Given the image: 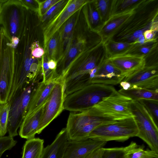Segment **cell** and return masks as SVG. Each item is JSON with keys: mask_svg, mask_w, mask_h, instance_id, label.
<instances>
[{"mask_svg": "<svg viewBox=\"0 0 158 158\" xmlns=\"http://www.w3.org/2000/svg\"><path fill=\"white\" fill-rule=\"evenodd\" d=\"M124 147L103 148L101 158H123Z\"/></svg>", "mask_w": 158, "mask_h": 158, "instance_id": "35", "label": "cell"}, {"mask_svg": "<svg viewBox=\"0 0 158 158\" xmlns=\"http://www.w3.org/2000/svg\"><path fill=\"white\" fill-rule=\"evenodd\" d=\"M130 108L137 126V136L158 153V128L153 119L144 107L138 101L132 100Z\"/></svg>", "mask_w": 158, "mask_h": 158, "instance_id": "9", "label": "cell"}, {"mask_svg": "<svg viewBox=\"0 0 158 158\" xmlns=\"http://www.w3.org/2000/svg\"><path fill=\"white\" fill-rule=\"evenodd\" d=\"M106 58L104 44L101 41L91 48L81 60L69 67L64 81L72 80L80 83H91L98 67Z\"/></svg>", "mask_w": 158, "mask_h": 158, "instance_id": "5", "label": "cell"}, {"mask_svg": "<svg viewBox=\"0 0 158 158\" xmlns=\"http://www.w3.org/2000/svg\"><path fill=\"white\" fill-rule=\"evenodd\" d=\"M122 72L106 59L98 67L91 83L117 85L125 78Z\"/></svg>", "mask_w": 158, "mask_h": 158, "instance_id": "18", "label": "cell"}, {"mask_svg": "<svg viewBox=\"0 0 158 158\" xmlns=\"http://www.w3.org/2000/svg\"><path fill=\"white\" fill-rule=\"evenodd\" d=\"M138 130L133 117L100 125L94 130L88 137L106 142L124 141L137 136Z\"/></svg>", "mask_w": 158, "mask_h": 158, "instance_id": "8", "label": "cell"}, {"mask_svg": "<svg viewBox=\"0 0 158 158\" xmlns=\"http://www.w3.org/2000/svg\"><path fill=\"white\" fill-rule=\"evenodd\" d=\"M0 59V104L8 102L14 74V48L10 40L2 33Z\"/></svg>", "mask_w": 158, "mask_h": 158, "instance_id": "10", "label": "cell"}, {"mask_svg": "<svg viewBox=\"0 0 158 158\" xmlns=\"http://www.w3.org/2000/svg\"><path fill=\"white\" fill-rule=\"evenodd\" d=\"M157 22L158 0H140L133 16L110 39L117 42H134Z\"/></svg>", "mask_w": 158, "mask_h": 158, "instance_id": "1", "label": "cell"}, {"mask_svg": "<svg viewBox=\"0 0 158 158\" xmlns=\"http://www.w3.org/2000/svg\"><path fill=\"white\" fill-rule=\"evenodd\" d=\"M112 85L92 83L66 96L64 110L81 112L97 105L116 91Z\"/></svg>", "mask_w": 158, "mask_h": 158, "instance_id": "4", "label": "cell"}, {"mask_svg": "<svg viewBox=\"0 0 158 158\" xmlns=\"http://www.w3.org/2000/svg\"><path fill=\"white\" fill-rule=\"evenodd\" d=\"M93 1L91 0L87 4L88 8L86 18L88 25L90 31L94 32L102 24V23Z\"/></svg>", "mask_w": 158, "mask_h": 158, "instance_id": "28", "label": "cell"}, {"mask_svg": "<svg viewBox=\"0 0 158 158\" xmlns=\"http://www.w3.org/2000/svg\"><path fill=\"white\" fill-rule=\"evenodd\" d=\"M17 143L13 137L9 136L0 137V157L5 152L11 149Z\"/></svg>", "mask_w": 158, "mask_h": 158, "instance_id": "36", "label": "cell"}, {"mask_svg": "<svg viewBox=\"0 0 158 158\" xmlns=\"http://www.w3.org/2000/svg\"><path fill=\"white\" fill-rule=\"evenodd\" d=\"M140 1L131 8L109 17L94 32L105 44L129 21L135 14Z\"/></svg>", "mask_w": 158, "mask_h": 158, "instance_id": "14", "label": "cell"}, {"mask_svg": "<svg viewBox=\"0 0 158 158\" xmlns=\"http://www.w3.org/2000/svg\"><path fill=\"white\" fill-rule=\"evenodd\" d=\"M56 82L53 80L44 83L42 81L38 83L24 112L23 119L47 102Z\"/></svg>", "mask_w": 158, "mask_h": 158, "instance_id": "19", "label": "cell"}, {"mask_svg": "<svg viewBox=\"0 0 158 158\" xmlns=\"http://www.w3.org/2000/svg\"><path fill=\"white\" fill-rule=\"evenodd\" d=\"M45 52L49 60L52 59L57 61V56L59 53L60 57V44L59 31L57 32L49 40L47 44Z\"/></svg>", "mask_w": 158, "mask_h": 158, "instance_id": "29", "label": "cell"}, {"mask_svg": "<svg viewBox=\"0 0 158 158\" xmlns=\"http://www.w3.org/2000/svg\"><path fill=\"white\" fill-rule=\"evenodd\" d=\"M46 102L38 110L24 119L19 131V135L21 138L28 139L35 138V135L38 134L40 121Z\"/></svg>", "mask_w": 158, "mask_h": 158, "instance_id": "20", "label": "cell"}, {"mask_svg": "<svg viewBox=\"0 0 158 158\" xmlns=\"http://www.w3.org/2000/svg\"><path fill=\"white\" fill-rule=\"evenodd\" d=\"M68 140L64 128L58 133L51 144L44 148L41 158H63Z\"/></svg>", "mask_w": 158, "mask_h": 158, "instance_id": "21", "label": "cell"}, {"mask_svg": "<svg viewBox=\"0 0 158 158\" xmlns=\"http://www.w3.org/2000/svg\"><path fill=\"white\" fill-rule=\"evenodd\" d=\"M25 8L19 0H2L0 30L10 40L20 38L25 20Z\"/></svg>", "mask_w": 158, "mask_h": 158, "instance_id": "7", "label": "cell"}, {"mask_svg": "<svg viewBox=\"0 0 158 158\" xmlns=\"http://www.w3.org/2000/svg\"><path fill=\"white\" fill-rule=\"evenodd\" d=\"M60 0H47L43 1L38 0V13L40 18L45 14L53 6Z\"/></svg>", "mask_w": 158, "mask_h": 158, "instance_id": "37", "label": "cell"}, {"mask_svg": "<svg viewBox=\"0 0 158 158\" xmlns=\"http://www.w3.org/2000/svg\"><path fill=\"white\" fill-rule=\"evenodd\" d=\"M123 81L129 85V89L139 88L158 91V65L145 66Z\"/></svg>", "mask_w": 158, "mask_h": 158, "instance_id": "15", "label": "cell"}, {"mask_svg": "<svg viewBox=\"0 0 158 158\" xmlns=\"http://www.w3.org/2000/svg\"><path fill=\"white\" fill-rule=\"evenodd\" d=\"M48 64L49 69L52 71L56 72L57 62L56 61L52 60H49L48 61Z\"/></svg>", "mask_w": 158, "mask_h": 158, "instance_id": "41", "label": "cell"}, {"mask_svg": "<svg viewBox=\"0 0 158 158\" xmlns=\"http://www.w3.org/2000/svg\"><path fill=\"white\" fill-rule=\"evenodd\" d=\"M135 43L117 42L110 39L104 45L106 58L117 54H122Z\"/></svg>", "mask_w": 158, "mask_h": 158, "instance_id": "26", "label": "cell"}, {"mask_svg": "<svg viewBox=\"0 0 158 158\" xmlns=\"http://www.w3.org/2000/svg\"><path fill=\"white\" fill-rule=\"evenodd\" d=\"M76 18H70L62 26L59 31L60 34V50L64 44L66 47L72 39L73 32L75 25Z\"/></svg>", "mask_w": 158, "mask_h": 158, "instance_id": "27", "label": "cell"}, {"mask_svg": "<svg viewBox=\"0 0 158 158\" xmlns=\"http://www.w3.org/2000/svg\"><path fill=\"white\" fill-rule=\"evenodd\" d=\"M19 1L26 9L38 12V0H19Z\"/></svg>", "mask_w": 158, "mask_h": 158, "instance_id": "39", "label": "cell"}, {"mask_svg": "<svg viewBox=\"0 0 158 158\" xmlns=\"http://www.w3.org/2000/svg\"><path fill=\"white\" fill-rule=\"evenodd\" d=\"M140 0H110L109 17L131 8L137 3Z\"/></svg>", "mask_w": 158, "mask_h": 158, "instance_id": "30", "label": "cell"}, {"mask_svg": "<svg viewBox=\"0 0 158 158\" xmlns=\"http://www.w3.org/2000/svg\"><path fill=\"white\" fill-rule=\"evenodd\" d=\"M146 109L157 125L158 121V101L141 99L138 101Z\"/></svg>", "mask_w": 158, "mask_h": 158, "instance_id": "33", "label": "cell"}, {"mask_svg": "<svg viewBox=\"0 0 158 158\" xmlns=\"http://www.w3.org/2000/svg\"><path fill=\"white\" fill-rule=\"evenodd\" d=\"M68 0H60L53 6L45 14L41 17L42 22L49 20L56 15L65 5Z\"/></svg>", "mask_w": 158, "mask_h": 158, "instance_id": "34", "label": "cell"}, {"mask_svg": "<svg viewBox=\"0 0 158 158\" xmlns=\"http://www.w3.org/2000/svg\"><path fill=\"white\" fill-rule=\"evenodd\" d=\"M2 2V0H0V11H1V5Z\"/></svg>", "mask_w": 158, "mask_h": 158, "instance_id": "43", "label": "cell"}, {"mask_svg": "<svg viewBox=\"0 0 158 158\" xmlns=\"http://www.w3.org/2000/svg\"><path fill=\"white\" fill-rule=\"evenodd\" d=\"M106 59L118 69L125 77L142 69L145 66V57L142 56L120 54Z\"/></svg>", "mask_w": 158, "mask_h": 158, "instance_id": "17", "label": "cell"}, {"mask_svg": "<svg viewBox=\"0 0 158 158\" xmlns=\"http://www.w3.org/2000/svg\"><path fill=\"white\" fill-rule=\"evenodd\" d=\"M123 158H158V153L151 150H145L143 146L132 141L124 147Z\"/></svg>", "mask_w": 158, "mask_h": 158, "instance_id": "22", "label": "cell"}, {"mask_svg": "<svg viewBox=\"0 0 158 158\" xmlns=\"http://www.w3.org/2000/svg\"><path fill=\"white\" fill-rule=\"evenodd\" d=\"M91 0H69L62 9L46 23L43 29L44 49L45 51L51 38L75 13L80 10Z\"/></svg>", "mask_w": 158, "mask_h": 158, "instance_id": "11", "label": "cell"}, {"mask_svg": "<svg viewBox=\"0 0 158 158\" xmlns=\"http://www.w3.org/2000/svg\"><path fill=\"white\" fill-rule=\"evenodd\" d=\"M32 27L29 20H25L19 42L14 49L13 81L16 82L22 83L31 79L39 68L40 61L31 54Z\"/></svg>", "mask_w": 158, "mask_h": 158, "instance_id": "2", "label": "cell"}, {"mask_svg": "<svg viewBox=\"0 0 158 158\" xmlns=\"http://www.w3.org/2000/svg\"><path fill=\"white\" fill-rule=\"evenodd\" d=\"M44 140L39 138L27 139L23 148L22 158H41Z\"/></svg>", "mask_w": 158, "mask_h": 158, "instance_id": "23", "label": "cell"}, {"mask_svg": "<svg viewBox=\"0 0 158 158\" xmlns=\"http://www.w3.org/2000/svg\"><path fill=\"white\" fill-rule=\"evenodd\" d=\"M135 43L122 54L142 56L145 58L158 49V40Z\"/></svg>", "mask_w": 158, "mask_h": 158, "instance_id": "25", "label": "cell"}, {"mask_svg": "<svg viewBox=\"0 0 158 158\" xmlns=\"http://www.w3.org/2000/svg\"><path fill=\"white\" fill-rule=\"evenodd\" d=\"M2 31L0 30V59L1 56V48L2 45Z\"/></svg>", "mask_w": 158, "mask_h": 158, "instance_id": "42", "label": "cell"}, {"mask_svg": "<svg viewBox=\"0 0 158 158\" xmlns=\"http://www.w3.org/2000/svg\"><path fill=\"white\" fill-rule=\"evenodd\" d=\"M103 148L98 149L89 153L83 158H101L103 150Z\"/></svg>", "mask_w": 158, "mask_h": 158, "instance_id": "40", "label": "cell"}, {"mask_svg": "<svg viewBox=\"0 0 158 158\" xmlns=\"http://www.w3.org/2000/svg\"><path fill=\"white\" fill-rule=\"evenodd\" d=\"M107 142L92 138L67 141L63 158H83L94 151L104 148Z\"/></svg>", "mask_w": 158, "mask_h": 158, "instance_id": "16", "label": "cell"}, {"mask_svg": "<svg viewBox=\"0 0 158 158\" xmlns=\"http://www.w3.org/2000/svg\"><path fill=\"white\" fill-rule=\"evenodd\" d=\"M64 81H57L44 106L38 130L40 134L64 110Z\"/></svg>", "mask_w": 158, "mask_h": 158, "instance_id": "12", "label": "cell"}, {"mask_svg": "<svg viewBox=\"0 0 158 158\" xmlns=\"http://www.w3.org/2000/svg\"><path fill=\"white\" fill-rule=\"evenodd\" d=\"M39 82H24L8 101L10 103L7 125L9 136L13 138L18 135L17 130L23 121L24 112Z\"/></svg>", "mask_w": 158, "mask_h": 158, "instance_id": "6", "label": "cell"}, {"mask_svg": "<svg viewBox=\"0 0 158 158\" xmlns=\"http://www.w3.org/2000/svg\"><path fill=\"white\" fill-rule=\"evenodd\" d=\"M121 94L132 100L151 99L158 101V91L142 88H131L124 89L121 88L118 91Z\"/></svg>", "mask_w": 158, "mask_h": 158, "instance_id": "24", "label": "cell"}, {"mask_svg": "<svg viewBox=\"0 0 158 158\" xmlns=\"http://www.w3.org/2000/svg\"><path fill=\"white\" fill-rule=\"evenodd\" d=\"M10 103L9 101L0 104V137L7 132V125Z\"/></svg>", "mask_w": 158, "mask_h": 158, "instance_id": "31", "label": "cell"}, {"mask_svg": "<svg viewBox=\"0 0 158 158\" xmlns=\"http://www.w3.org/2000/svg\"><path fill=\"white\" fill-rule=\"evenodd\" d=\"M0 158H1V157H0Z\"/></svg>", "mask_w": 158, "mask_h": 158, "instance_id": "44", "label": "cell"}, {"mask_svg": "<svg viewBox=\"0 0 158 158\" xmlns=\"http://www.w3.org/2000/svg\"><path fill=\"white\" fill-rule=\"evenodd\" d=\"M30 47L31 55L35 58L38 59L40 58L45 53L44 49L40 46L39 42L33 40L32 39Z\"/></svg>", "mask_w": 158, "mask_h": 158, "instance_id": "38", "label": "cell"}, {"mask_svg": "<svg viewBox=\"0 0 158 158\" xmlns=\"http://www.w3.org/2000/svg\"><path fill=\"white\" fill-rule=\"evenodd\" d=\"M132 100L116 90L94 107L105 114L125 118L133 117L130 108Z\"/></svg>", "mask_w": 158, "mask_h": 158, "instance_id": "13", "label": "cell"}, {"mask_svg": "<svg viewBox=\"0 0 158 158\" xmlns=\"http://www.w3.org/2000/svg\"><path fill=\"white\" fill-rule=\"evenodd\" d=\"M125 118L105 114L95 107L80 112L70 113L65 127L68 140L88 137L98 127Z\"/></svg>", "mask_w": 158, "mask_h": 158, "instance_id": "3", "label": "cell"}, {"mask_svg": "<svg viewBox=\"0 0 158 158\" xmlns=\"http://www.w3.org/2000/svg\"><path fill=\"white\" fill-rule=\"evenodd\" d=\"M93 2L103 24L109 18L110 0H96Z\"/></svg>", "mask_w": 158, "mask_h": 158, "instance_id": "32", "label": "cell"}]
</instances>
